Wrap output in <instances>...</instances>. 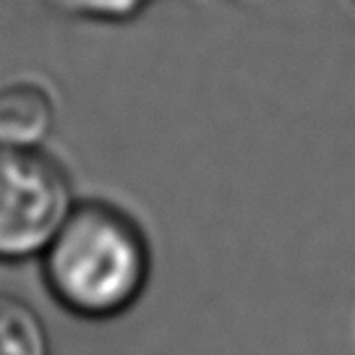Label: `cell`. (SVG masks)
<instances>
[{"instance_id":"1","label":"cell","mask_w":355,"mask_h":355,"mask_svg":"<svg viewBox=\"0 0 355 355\" xmlns=\"http://www.w3.org/2000/svg\"><path fill=\"white\" fill-rule=\"evenodd\" d=\"M152 277L141 225L107 201H84L42 254L50 295L73 316L102 322L131 311Z\"/></svg>"},{"instance_id":"2","label":"cell","mask_w":355,"mask_h":355,"mask_svg":"<svg viewBox=\"0 0 355 355\" xmlns=\"http://www.w3.org/2000/svg\"><path fill=\"white\" fill-rule=\"evenodd\" d=\"M76 207L66 167L42 146L0 144V259L42 256Z\"/></svg>"},{"instance_id":"3","label":"cell","mask_w":355,"mask_h":355,"mask_svg":"<svg viewBox=\"0 0 355 355\" xmlns=\"http://www.w3.org/2000/svg\"><path fill=\"white\" fill-rule=\"evenodd\" d=\"M55 125L50 92L29 78L0 84V144L42 146Z\"/></svg>"},{"instance_id":"4","label":"cell","mask_w":355,"mask_h":355,"mask_svg":"<svg viewBox=\"0 0 355 355\" xmlns=\"http://www.w3.org/2000/svg\"><path fill=\"white\" fill-rule=\"evenodd\" d=\"M0 355H53L42 316L11 293H0Z\"/></svg>"}]
</instances>
